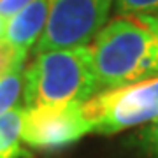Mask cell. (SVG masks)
<instances>
[{"mask_svg": "<svg viewBox=\"0 0 158 158\" xmlns=\"http://www.w3.org/2000/svg\"><path fill=\"white\" fill-rule=\"evenodd\" d=\"M49 6L51 0H32L28 6H25L6 21L2 37L9 42L19 58L27 60L32 46L39 42L48 21Z\"/></svg>", "mask_w": 158, "mask_h": 158, "instance_id": "6", "label": "cell"}, {"mask_svg": "<svg viewBox=\"0 0 158 158\" xmlns=\"http://www.w3.org/2000/svg\"><path fill=\"white\" fill-rule=\"evenodd\" d=\"M30 2L32 0H0V18H4L7 21L18 11H21L25 6H28Z\"/></svg>", "mask_w": 158, "mask_h": 158, "instance_id": "11", "label": "cell"}, {"mask_svg": "<svg viewBox=\"0 0 158 158\" xmlns=\"http://www.w3.org/2000/svg\"><path fill=\"white\" fill-rule=\"evenodd\" d=\"M23 90H25V62H16L6 74L0 76V116L12 109L21 107Z\"/></svg>", "mask_w": 158, "mask_h": 158, "instance_id": "8", "label": "cell"}, {"mask_svg": "<svg viewBox=\"0 0 158 158\" xmlns=\"http://www.w3.org/2000/svg\"><path fill=\"white\" fill-rule=\"evenodd\" d=\"M16 62H27V60L18 56L14 49L9 46V42L4 37H0V76L6 74Z\"/></svg>", "mask_w": 158, "mask_h": 158, "instance_id": "10", "label": "cell"}, {"mask_svg": "<svg viewBox=\"0 0 158 158\" xmlns=\"http://www.w3.org/2000/svg\"><path fill=\"white\" fill-rule=\"evenodd\" d=\"M100 91L158 76V16L121 14L91 44Z\"/></svg>", "mask_w": 158, "mask_h": 158, "instance_id": "1", "label": "cell"}, {"mask_svg": "<svg viewBox=\"0 0 158 158\" xmlns=\"http://www.w3.org/2000/svg\"><path fill=\"white\" fill-rule=\"evenodd\" d=\"M121 14H149L158 16V0H116Z\"/></svg>", "mask_w": 158, "mask_h": 158, "instance_id": "9", "label": "cell"}, {"mask_svg": "<svg viewBox=\"0 0 158 158\" xmlns=\"http://www.w3.org/2000/svg\"><path fill=\"white\" fill-rule=\"evenodd\" d=\"M142 141H144V148H148L151 153H155L158 156V134L153 132V130H148L142 135Z\"/></svg>", "mask_w": 158, "mask_h": 158, "instance_id": "12", "label": "cell"}, {"mask_svg": "<svg viewBox=\"0 0 158 158\" xmlns=\"http://www.w3.org/2000/svg\"><path fill=\"white\" fill-rule=\"evenodd\" d=\"M4 28H6V19H4V18H0V37L4 35Z\"/></svg>", "mask_w": 158, "mask_h": 158, "instance_id": "13", "label": "cell"}, {"mask_svg": "<svg viewBox=\"0 0 158 158\" xmlns=\"http://www.w3.org/2000/svg\"><path fill=\"white\" fill-rule=\"evenodd\" d=\"M23 107H16L0 116V158H21V123Z\"/></svg>", "mask_w": 158, "mask_h": 158, "instance_id": "7", "label": "cell"}, {"mask_svg": "<svg viewBox=\"0 0 158 158\" xmlns=\"http://www.w3.org/2000/svg\"><path fill=\"white\" fill-rule=\"evenodd\" d=\"M83 113L97 134L119 130L158 118V76L104 90L83 102Z\"/></svg>", "mask_w": 158, "mask_h": 158, "instance_id": "3", "label": "cell"}, {"mask_svg": "<svg viewBox=\"0 0 158 158\" xmlns=\"http://www.w3.org/2000/svg\"><path fill=\"white\" fill-rule=\"evenodd\" d=\"M100 93L88 46L37 53L25 69V109L86 102Z\"/></svg>", "mask_w": 158, "mask_h": 158, "instance_id": "2", "label": "cell"}, {"mask_svg": "<svg viewBox=\"0 0 158 158\" xmlns=\"http://www.w3.org/2000/svg\"><path fill=\"white\" fill-rule=\"evenodd\" d=\"M91 132L83 104L72 102L53 107L25 109L21 141L34 148H62Z\"/></svg>", "mask_w": 158, "mask_h": 158, "instance_id": "5", "label": "cell"}, {"mask_svg": "<svg viewBox=\"0 0 158 158\" xmlns=\"http://www.w3.org/2000/svg\"><path fill=\"white\" fill-rule=\"evenodd\" d=\"M114 0H51L44 32L35 55L51 49L88 46L106 27Z\"/></svg>", "mask_w": 158, "mask_h": 158, "instance_id": "4", "label": "cell"}]
</instances>
